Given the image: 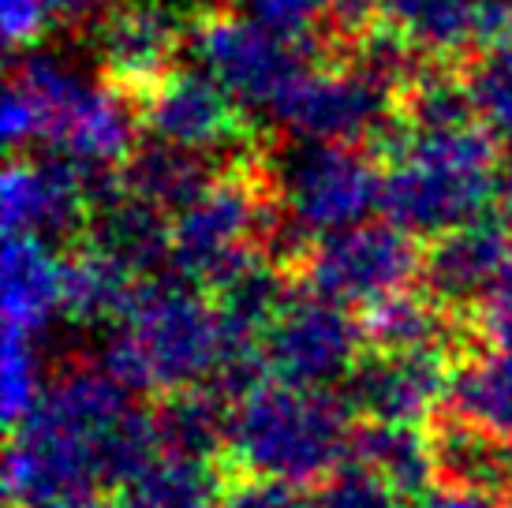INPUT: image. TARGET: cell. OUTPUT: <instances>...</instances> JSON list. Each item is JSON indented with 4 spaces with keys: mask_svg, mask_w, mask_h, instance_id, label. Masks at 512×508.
<instances>
[{
    "mask_svg": "<svg viewBox=\"0 0 512 508\" xmlns=\"http://www.w3.org/2000/svg\"><path fill=\"white\" fill-rule=\"evenodd\" d=\"M385 165L382 213L419 240H434L449 228L479 221L498 198V139L483 124L449 131H404L393 127L374 142Z\"/></svg>",
    "mask_w": 512,
    "mask_h": 508,
    "instance_id": "cell-1",
    "label": "cell"
},
{
    "mask_svg": "<svg viewBox=\"0 0 512 508\" xmlns=\"http://www.w3.org/2000/svg\"><path fill=\"white\" fill-rule=\"evenodd\" d=\"M225 359V329L210 292L180 273L139 281L128 311L101 340L98 363L131 393L210 385Z\"/></svg>",
    "mask_w": 512,
    "mask_h": 508,
    "instance_id": "cell-2",
    "label": "cell"
},
{
    "mask_svg": "<svg viewBox=\"0 0 512 508\" xmlns=\"http://www.w3.org/2000/svg\"><path fill=\"white\" fill-rule=\"evenodd\" d=\"M352 434V408L341 393L258 381L232 404L225 471L307 486L348 460Z\"/></svg>",
    "mask_w": 512,
    "mask_h": 508,
    "instance_id": "cell-3",
    "label": "cell"
},
{
    "mask_svg": "<svg viewBox=\"0 0 512 508\" xmlns=\"http://www.w3.org/2000/svg\"><path fill=\"white\" fill-rule=\"evenodd\" d=\"M12 79L42 105V142L90 172H120L139 146L135 98L113 83H94L72 60L30 45L12 64Z\"/></svg>",
    "mask_w": 512,
    "mask_h": 508,
    "instance_id": "cell-4",
    "label": "cell"
},
{
    "mask_svg": "<svg viewBox=\"0 0 512 508\" xmlns=\"http://www.w3.org/2000/svg\"><path fill=\"white\" fill-rule=\"evenodd\" d=\"M266 165L288 225L311 243L382 210L385 165L370 146L288 139L285 150H266Z\"/></svg>",
    "mask_w": 512,
    "mask_h": 508,
    "instance_id": "cell-5",
    "label": "cell"
},
{
    "mask_svg": "<svg viewBox=\"0 0 512 508\" xmlns=\"http://www.w3.org/2000/svg\"><path fill=\"white\" fill-rule=\"evenodd\" d=\"M270 116L285 139L356 142L374 150L397 120V90L359 60L333 53V60H311L299 71Z\"/></svg>",
    "mask_w": 512,
    "mask_h": 508,
    "instance_id": "cell-6",
    "label": "cell"
},
{
    "mask_svg": "<svg viewBox=\"0 0 512 508\" xmlns=\"http://www.w3.org/2000/svg\"><path fill=\"white\" fill-rule=\"evenodd\" d=\"M423 273V247L419 236L404 232L393 221H367V225L329 232L311 243L299 258L296 277L307 292L333 299L341 307H363L415 288Z\"/></svg>",
    "mask_w": 512,
    "mask_h": 508,
    "instance_id": "cell-7",
    "label": "cell"
},
{
    "mask_svg": "<svg viewBox=\"0 0 512 508\" xmlns=\"http://www.w3.org/2000/svg\"><path fill=\"white\" fill-rule=\"evenodd\" d=\"M187 49L195 53L199 68H206L247 113L270 116L273 101L285 86L311 64L318 49L288 42L258 19L228 8H206L191 15Z\"/></svg>",
    "mask_w": 512,
    "mask_h": 508,
    "instance_id": "cell-8",
    "label": "cell"
},
{
    "mask_svg": "<svg viewBox=\"0 0 512 508\" xmlns=\"http://www.w3.org/2000/svg\"><path fill=\"white\" fill-rule=\"evenodd\" d=\"M120 184V172H86L72 157L15 154L0 176L4 236H38L53 247L83 240L94 206Z\"/></svg>",
    "mask_w": 512,
    "mask_h": 508,
    "instance_id": "cell-9",
    "label": "cell"
},
{
    "mask_svg": "<svg viewBox=\"0 0 512 508\" xmlns=\"http://www.w3.org/2000/svg\"><path fill=\"white\" fill-rule=\"evenodd\" d=\"M135 109L150 139L221 161H240L258 150L247 109L206 68H172L135 98Z\"/></svg>",
    "mask_w": 512,
    "mask_h": 508,
    "instance_id": "cell-10",
    "label": "cell"
},
{
    "mask_svg": "<svg viewBox=\"0 0 512 508\" xmlns=\"http://www.w3.org/2000/svg\"><path fill=\"white\" fill-rule=\"evenodd\" d=\"M359 348H363L359 318H352V311L341 303L303 288L270 325L262 355L273 378L303 389H333L344 385V378L359 363L363 355Z\"/></svg>",
    "mask_w": 512,
    "mask_h": 508,
    "instance_id": "cell-11",
    "label": "cell"
},
{
    "mask_svg": "<svg viewBox=\"0 0 512 508\" xmlns=\"http://www.w3.org/2000/svg\"><path fill=\"white\" fill-rule=\"evenodd\" d=\"M191 19L165 0H120L94 23V53L101 79L139 98L176 68Z\"/></svg>",
    "mask_w": 512,
    "mask_h": 508,
    "instance_id": "cell-12",
    "label": "cell"
},
{
    "mask_svg": "<svg viewBox=\"0 0 512 508\" xmlns=\"http://www.w3.org/2000/svg\"><path fill=\"white\" fill-rule=\"evenodd\" d=\"M453 355L441 352H370L344 378V404L363 423H427L449 393Z\"/></svg>",
    "mask_w": 512,
    "mask_h": 508,
    "instance_id": "cell-13",
    "label": "cell"
},
{
    "mask_svg": "<svg viewBox=\"0 0 512 508\" xmlns=\"http://www.w3.org/2000/svg\"><path fill=\"white\" fill-rule=\"evenodd\" d=\"M512 266V228L501 217H479L449 228L423 247L419 281L449 311L471 318L483 296Z\"/></svg>",
    "mask_w": 512,
    "mask_h": 508,
    "instance_id": "cell-14",
    "label": "cell"
},
{
    "mask_svg": "<svg viewBox=\"0 0 512 508\" xmlns=\"http://www.w3.org/2000/svg\"><path fill=\"white\" fill-rule=\"evenodd\" d=\"M359 325L363 340L378 352H441L456 359L460 352H468L471 340H479L471 318L449 311L427 288H404L370 303Z\"/></svg>",
    "mask_w": 512,
    "mask_h": 508,
    "instance_id": "cell-15",
    "label": "cell"
},
{
    "mask_svg": "<svg viewBox=\"0 0 512 508\" xmlns=\"http://www.w3.org/2000/svg\"><path fill=\"white\" fill-rule=\"evenodd\" d=\"M83 243L98 247L113 262L131 269L139 281L161 277V269L172 266V221L154 202L131 195L128 187L101 198L90 225H86Z\"/></svg>",
    "mask_w": 512,
    "mask_h": 508,
    "instance_id": "cell-16",
    "label": "cell"
},
{
    "mask_svg": "<svg viewBox=\"0 0 512 508\" xmlns=\"http://www.w3.org/2000/svg\"><path fill=\"white\" fill-rule=\"evenodd\" d=\"M0 311L4 325L45 337L64 314V258L38 236H4L0 258Z\"/></svg>",
    "mask_w": 512,
    "mask_h": 508,
    "instance_id": "cell-17",
    "label": "cell"
},
{
    "mask_svg": "<svg viewBox=\"0 0 512 508\" xmlns=\"http://www.w3.org/2000/svg\"><path fill=\"white\" fill-rule=\"evenodd\" d=\"M430 449L438 482L464 486V490H486V494L505 497L512 486V441L483 430V426L460 419L453 411L434 415L427 426Z\"/></svg>",
    "mask_w": 512,
    "mask_h": 508,
    "instance_id": "cell-18",
    "label": "cell"
},
{
    "mask_svg": "<svg viewBox=\"0 0 512 508\" xmlns=\"http://www.w3.org/2000/svg\"><path fill=\"white\" fill-rule=\"evenodd\" d=\"M225 165H232V161H214L210 154H199V150H184V146H172V142L150 139L143 146H135L128 165L120 169V180L131 195L146 198L157 210L176 217L195 198L210 191V184L221 176Z\"/></svg>",
    "mask_w": 512,
    "mask_h": 508,
    "instance_id": "cell-19",
    "label": "cell"
},
{
    "mask_svg": "<svg viewBox=\"0 0 512 508\" xmlns=\"http://www.w3.org/2000/svg\"><path fill=\"white\" fill-rule=\"evenodd\" d=\"M232 404L236 400H228L217 385H191L165 393L154 408L161 452L199 464H225Z\"/></svg>",
    "mask_w": 512,
    "mask_h": 508,
    "instance_id": "cell-20",
    "label": "cell"
},
{
    "mask_svg": "<svg viewBox=\"0 0 512 508\" xmlns=\"http://www.w3.org/2000/svg\"><path fill=\"white\" fill-rule=\"evenodd\" d=\"M445 408L512 441V352L486 344L456 355Z\"/></svg>",
    "mask_w": 512,
    "mask_h": 508,
    "instance_id": "cell-21",
    "label": "cell"
},
{
    "mask_svg": "<svg viewBox=\"0 0 512 508\" xmlns=\"http://www.w3.org/2000/svg\"><path fill=\"white\" fill-rule=\"evenodd\" d=\"M135 288L139 277L90 243H79L64 258V318L75 325H116Z\"/></svg>",
    "mask_w": 512,
    "mask_h": 508,
    "instance_id": "cell-22",
    "label": "cell"
},
{
    "mask_svg": "<svg viewBox=\"0 0 512 508\" xmlns=\"http://www.w3.org/2000/svg\"><path fill=\"white\" fill-rule=\"evenodd\" d=\"M367 467H374L382 479H389L400 494L415 501L423 497L438 479L430 434L415 423H363L352 434V452Z\"/></svg>",
    "mask_w": 512,
    "mask_h": 508,
    "instance_id": "cell-23",
    "label": "cell"
},
{
    "mask_svg": "<svg viewBox=\"0 0 512 508\" xmlns=\"http://www.w3.org/2000/svg\"><path fill=\"white\" fill-rule=\"evenodd\" d=\"M460 71L475 101L479 124L501 146H512V34L475 49Z\"/></svg>",
    "mask_w": 512,
    "mask_h": 508,
    "instance_id": "cell-24",
    "label": "cell"
},
{
    "mask_svg": "<svg viewBox=\"0 0 512 508\" xmlns=\"http://www.w3.org/2000/svg\"><path fill=\"white\" fill-rule=\"evenodd\" d=\"M45 363H42V337L27 329L4 325V344H0V415L4 426H15L38 408L45 393Z\"/></svg>",
    "mask_w": 512,
    "mask_h": 508,
    "instance_id": "cell-25",
    "label": "cell"
},
{
    "mask_svg": "<svg viewBox=\"0 0 512 508\" xmlns=\"http://www.w3.org/2000/svg\"><path fill=\"white\" fill-rule=\"evenodd\" d=\"M337 4L341 0H240V12L288 42L329 49L337 38Z\"/></svg>",
    "mask_w": 512,
    "mask_h": 508,
    "instance_id": "cell-26",
    "label": "cell"
},
{
    "mask_svg": "<svg viewBox=\"0 0 512 508\" xmlns=\"http://www.w3.org/2000/svg\"><path fill=\"white\" fill-rule=\"evenodd\" d=\"M314 508H412V501L400 494L389 479H382L374 467L348 456L329 471L326 479L314 482Z\"/></svg>",
    "mask_w": 512,
    "mask_h": 508,
    "instance_id": "cell-27",
    "label": "cell"
},
{
    "mask_svg": "<svg viewBox=\"0 0 512 508\" xmlns=\"http://www.w3.org/2000/svg\"><path fill=\"white\" fill-rule=\"evenodd\" d=\"M217 508H314V505L299 494V486H292V482L228 471L225 490H221V505Z\"/></svg>",
    "mask_w": 512,
    "mask_h": 508,
    "instance_id": "cell-28",
    "label": "cell"
},
{
    "mask_svg": "<svg viewBox=\"0 0 512 508\" xmlns=\"http://www.w3.org/2000/svg\"><path fill=\"white\" fill-rule=\"evenodd\" d=\"M0 127H4V142H8L12 154H19L30 142H42V105H38V98H34L19 79H12V75H8V86H4Z\"/></svg>",
    "mask_w": 512,
    "mask_h": 508,
    "instance_id": "cell-29",
    "label": "cell"
},
{
    "mask_svg": "<svg viewBox=\"0 0 512 508\" xmlns=\"http://www.w3.org/2000/svg\"><path fill=\"white\" fill-rule=\"evenodd\" d=\"M471 329L475 337L490 344V348H505L512 352V266L505 269L490 292L483 296V303L471 311Z\"/></svg>",
    "mask_w": 512,
    "mask_h": 508,
    "instance_id": "cell-30",
    "label": "cell"
},
{
    "mask_svg": "<svg viewBox=\"0 0 512 508\" xmlns=\"http://www.w3.org/2000/svg\"><path fill=\"white\" fill-rule=\"evenodd\" d=\"M49 0H0V27L8 49H30L49 23Z\"/></svg>",
    "mask_w": 512,
    "mask_h": 508,
    "instance_id": "cell-31",
    "label": "cell"
},
{
    "mask_svg": "<svg viewBox=\"0 0 512 508\" xmlns=\"http://www.w3.org/2000/svg\"><path fill=\"white\" fill-rule=\"evenodd\" d=\"M412 508H505V501L498 494H486V490H464V486L438 482L423 497H415Z\"/></svg>",
    "mask_w": 512,
    "mask_h": 508,
    "instance_id": "cell-32",
    "label": "cell"
},
{
    "mask_svg": "<svg viewBox=\"0 0 512 508\" xmlns=\"http://www.w3.org/2000/svg\"><path fill=\"white\" fill-rule=\"evenodd\" d=\"M113 4H120V0H49V15L57 23L79 27V23H98Z\"/></svg>",
    "mask_w": 512,
    "mask_h": 508,
    "instance_id": "cell-33",
    "label": "cell"
},
{
    "mask_svg": "<svg viewBox=\"0 0 512 508\" xmlns=\"http://www.w3.org/2000/svg\"><path fill=\"white\" fill-rule=\"evenodd\" d=\"M494 206H498L501 221L512 228V161H505L498 172V198H494Z\"/></svg>",
    "mask_w": 512,
    "mask_h": 508,
    "instance_id": "cell-34",
    "label": "cell"
},
{
    "mask_svg": "<svg viewBox=\"0 0 512 508\" xmlns=\"http://www.w3.org/2000/svg\"><path fill=\"white\" fill-rule=\"evenodd\" d=\"M42 508H113L105 501L101 490H83V494H68V497H57V501H49Z\"/></svg>",
    "mask_w": 512,
    "mask_h": 508,
    "instance_id": "cell-35",
    "label": "cell"
},
{
    "mask_svg": "<svg viewBox=\"0 0 512 508\" xmlns=\"http://www.w3.org/2000/svg\"><path fill=\"white\" fill-rule=\"evenodd\" d=\"M501 501H505V508H512V486H509V494L501 497Z\"/></svg>",
    "mask_w": 512,
    "mask_h": 508,
    "instance_id": "cell-36",
    "label": "cell"
}]
</instances>
